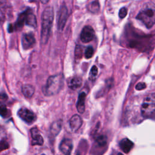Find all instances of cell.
<instances>
[{"mask_svg": "<svg viewBox=\"0 0 155 155\" xmlns=\"http://www.w3.org/2000/svg\"><path fill=\"white\" fill-rule=\"evenodd\" d=\"M73 148V143L71 139L68 138L64 139L59 145V150L64 155H71Z\"/></svg>", "mask_w": 155, "mask_h": 155, "instance_id": "cell-10", "label": "cell"}, {"mask_svg": "<svg viewBox=\"0 0 155 155\" xmlns=\"http://www.w3.org/2000/svg\"><path fill=\"white\" fill-rule=\"evenodd\" d=\"M62 120H57L54 122L50 128V134L52 137H55L59 133L62 127Z\"/></svg>", "mask_w": 155, "mask_h": 155, "instance_id": "cell-16", "label": "cell"}, {"mask_svg": "<svg viewBox=\"0 0 155 155\" xmlns=\"http://www.w3.org/2000/svg\"><path fill=\"white\" fill-rule=\"evenodd\" d=\"M8 99V96L5 93H0V104H4Z\"/></svg>", "mask_w": 155, "mask_h": 155, "instance_id": "cell-26", "label": "cell"}, {"mask_svg": "<svg viewBox=\"0 0 155 155\" xmlns=\"http://www.w3.org/2000/svg\"><path fill=\"white\" fill-rule=\"evenodd\" d=\"M35 44V39L33 34H24L22 38V45L24 49L28 50L34 46Z\"/></svg>", "mask_w": 155, "mask_h": 155, "instance_id": "cell-9", "label": "cell"}, {"mask_svg": "<svg viewBox=\"0 0 155 155\" xmlns=\"http://www.w3.org/2000/svg\"><path fill=\"white\" fill-rule=\"evenodd\" d=\"M77 155H80V154H77Z\"/></svg>", "mask_w": 155, "mask_h": 155, "instance_id": "cell-30", "label": "cell"}, {"mask_svg": "<svg viewBox=\"0 0 155 155\" xmlns=\"http://www.w3.org/2000/svg\"><path fill=\"white\" fill-rule=\"evenodd\" d=\"M133 145L134 144L133 142H131L128 138H124L122 139L119 142L120 148L125 153H129L130 150L132 149V148L133 147Z\"/></svg>", "mask_w": 155, "mask_h": 155, "instance_id": "cell-15", "label": "cell"}, {"mask_svg": "<svg viewBox=\"0 0 155 155\" xmlns=\"http://www.w3.org/2000/svg\"><path fill=\"white\" fill-rule=\"evenodd\" d=\"M100 8L99 2L97 1H94L92 2H91L88 5V9L89 11H90L92 13H96L99 11Z\"/></svg>", "mask_w": 155, "mask_h": 155, "instance_id": "cell-18", "label": "cell"}, {"mask_svg": "<svg viewBox=\"0 0 155 155\" xmlns=\"http://www.w3.org/2000/svg\"><path fill=\"white\" fill-rule=\"evenodd\" d=\"M136 19L140 21L148 28H151L154 24V11L151 8H146L140 12L136 16Z\"/></svg>", "mask_w": 155, "mask_h": 155, "instance_id": "cell-5", "label": "cell"}, {"mask_svg": "<svg viewBox=\"0 0 155 155\" xmlns=\"http://www.w3.org/2000/svg\"><path fill=\"white\" fill-rule=\"evenodd\" d=\"M18 114L21 119L29 124H32L36 119L35 114L26 108H22L19 109L18 112Z\"/></svg>", "mask_w": 155, "mask_h": 155, "instance_id": "cell-7", "label": "cell"}, {"mask_svg": "<svg viewBox=\"0 0 155 155\" xmlns=\"http://www.w3.org/2000/svg\"><path fill=\"white\" fill-rule=\"evenodd\" d=\"M24 25H27L33 28H36L37 26L36 18L30 9L26 10L19 15L13 26V28L15 30H20L22 28Z\"/></svg>", "mask_w": 155, "mask_h": 155, "instance_id": "cell-3", "label": "cell"}, {"mask_svg": "<svg viewBox=\"0 0 155 155\" xmlns=\"http://www.w3.org/2000/svg\"><path fill=\"white\" fill-rule=\"evenodd\" d=\"M127 15V8L125 7L121 8L119 10V16L120 17V18H124L126 15Z\"/></svg>", "mask_w": 155, "mask_h": 155, "instance_id": "cell-24", "label": "cell"}, {"mask_svg": "<svg viewBox=\"0 0 155 155\" xmlns=\"http://www.w3.org/2000/svg\"><path fill=\"white\" fill-rule=\"evenodd\" d=\"M96 142L99 146H105L107 143V138L104 136H100L97 137Z\"/></svg>", "mask_w": 155, "mask_h": 155, "instance_id": "cell-23", "label": "cell"}, {"mask_svg": "<svg viewBox=\"0 0 155 155\" xmlns=\"http://www.w3.org/2000/svg\"><path fill=\"white\" fill-rule=\"evenodd\" d=\"M68 10L65 5H62L58 13V28L61 31L64 29L68 19Z\"/></svg>", "mask_w": 155, "mask_h": 155, "instance_id": "cell-6", "label": "cell"}, {"mask_svg": "<svg viewBox=\"0 0 155 155\" xmlns=\"http://www.w3.org/2000/svg\"><path fill=\"white\" fill-rule=\"evenodd\" d=\"M10 115V112L8 110L7 108V107L4 105H0V116H1L3 117H7Z\"/></svg>", "mask_w": 155, "mask_h": 155, "instance_id": "cell-20", "label": "cell"}, {"mask_svg": "<svg viewBox=\"0 0 155 155\" xmlns=\"http://www.w3.org/2000/svg\"><path fill=\"white\" fill-rule=\"evenodd\" d=\"M97 74V68L96 66L94 65L91 68L90 74H89V78L91 81H94Z\"/></svg>", "mask_w": 155, "mask_h": 155, "instance_id": "cell-19", "label": "cell"}, {"mask_svg": "<svg viewBox=\"0 0 155 155\" xmlns=\"http://www.w3.org/2000/svg\"><path fill=\"white\" fill-rule=\"evenodd\" d=\"M7 6L5 5V2H1L0 3V19H5V9L6 8Z\"/></svg>", "mask_w": 155, "mask_h": 155, "instance_id": "cell-22", "label": "cell"}, {"mask_svg": "<svg viewBox=\"0 0 155 155\" xmlns=\"http://www.w3.org/2000/svg\"><path fill=\"white\" fill-rule=\"evenodd\" d=\"M82 80L80 77L78 76H74L69 79L68 81V86L71 90H75L82 85Z\"/></svg>", "mask_w": 155, "mask_h": 155, "instance_id": "cell-13", "label": "cell"}, {"mask_svg": "<svg viewBox=\"0 0 155 155\" xmlns=\"http://www.w3.org/2000/svg\"><path fill=\"white\" fill-rule=\"evenodd\" d=\"M41 1L43 4H46V3H47L49 1V0H41Z\"/></svg>", "mask_w": 155, "mask_h": 155, "instance_id": "cell-28", "label": "cell"}, {"mask_svg": "<svg viewBox=\"0 0 155 155\" xmlns=\"http://www.w3.org/2000/svg\"><path fill=\"white\" fill-rule=\"evenodd\" d=\"M86 97V93L85 92H81L79 96L76 104V108L79 113H83L85 111V101Z\"/></svg>", "mask_w": 155, "mask_h": 155, "instance_id": "cell-14", "label": "cell"}, {"mask_svg": "<svg viewBox=\"0 0 155 155\" xmlns=\"http://www.w3.org/2000/svg\"><path fill=\"white\" fill-rule=\"evenodd\" d=\"M95 36L94 29L90 25L85 26L81 33L80 38L82 42L87 43L91 41Z\"/></svg>", "mask_w": 155, "mask_h": 155, "instance_id": "cell-8", "label": "cell"}, {"mask_svg": "<svg viewBox=\"0 0 155 155\" xmlns=\"http://www.w3.org/2000/svg\"><path fill=\"white\" fill-rule=\"evenodd\" d=\"M53 17L54 12L53 8L51 7H46L43 11L41 18V41L42 44H45L49 39L53 21Z\"/></svg>", "mask_w": 155, "mask_h": 155, "instance_id": "cell-1", "label": "cell"}, {"mask_svg": "<svg viewBox=\"0 0 155 155\" xmlns=\"http://www.w3.org/2000/svg\"><path fill=\"white\" fill-rule=\"evenodd\" d=\"M8 148V143L6 140L4 139H2L0 140V150H5Z\"/></svg>", "mask_w": 155, "mask_h": 155, "instance_id": "cell-25", "label": "cell"}, {"mask_svg": "<svg viewBox=\"0 0 155 155\" xmlns=\"http://www.w3.org/2000/svg\"><path fill=\"white\" fill-rule=\"evenodd\" d=\"M22 92L24 95V96H25L26 97L30 98L33 95L35 92V88L32 85L26 84L22 86Z\"/></svg>", "mask_w": 155, "mask_h": 155, "instance_id": "cell-17", "label": "cell"}, {"mask_svg": "<svg viewBox=\"0 0 155 155\" xmlns=\"http://www.w3.org/2000/svg\"><path fill=\"white\" fill-rule=\"evenodd\" d=\"M30 132L32 138V145H42L44 143V139L41 135L39 130L37 128L34 127L30 130Z\"/></svg>", "mask_w": 155, "mask_h": 155, "instance_id": "cell-12", "label": "cell"}, {"mask_svg": "<svg viewBox=\"0 0 155 155\" xmlns=\"http://www.w3.org/2000/svg\"><path fill=\"white\" fill-rule=\"evenodd\" d=\"M135 88L137 90H142L146 88V84L144 82H139L137 84Z\"/></svg>", "mask_w": 155, "mask_h": 155, "instance_id": "cell-27", "label": "cell"}, {"mask_svg": "<svg viewBox=\"0 0 155 155\" xmlns=\"http://www.w3.org/2000/svg\"><path fill=\"white\" fill-rule=\"evenodd\" d=\"M82 124V120L78 114L73 115L69 120V125L71 130L73 132L78 130Z\"/></svg>", "mask_w": 155, "mask_h": 155, "instance_id": "cell-11", "label": "cell"}, {"mask_svg": "<svg viewBox=\"0 0 155 155\" xmlns=\"http://www.w3.org/2000/svg\"><path fill=\"white\" fill-rule=\"evenodd\" d=\"M93 54H94V50H93V47H91V46H89V47H88L86 48L85 51V53H84L85 57V58H87V59H90V58H91L93 56Z\"/></svg>", "mask_w": 155, "mask_h": 155, "instance_id": "cell-21", "label": "cell"}, {"mask_svg": "<svg viewBox=\"0 0 155 155\" xmlns=\"http://www.w3.org/2000/svg\"><path fill=\"white\" fill-rule=\"evenodd\" d=\"M117 155H123V154H122V153H118V154H117Z\"/></svg>", "mask_w": 155, "mask_h": 155, "instance_id": "cell-29", "label": "cell"}, {"mask_svg": "<svg viewBox=\"0 0 155 155\" xmlns=\"http://www.w3.org/2000/svg\"><path fill=\"white\" fill-rule=\"evenodd\" d=\"M140 110L141 114L144 117L148 118L154 116L155 111V94L154 93L145 97Z\"/></svg>", "mask_w": 155, "mask_h": 155, "instance_id": "cell-4", "label": "cell"}, {"mask_svg": "<svg viewBox=\"0 0 155 155\" xmlns=\"http://www.w3.org/2000/svg\"><path fill=\"white\" fill-rule=\"evenodd\" d=\"M64 84V76L58 74L49 77L43 88V93L46 96H52L57 94Z\"/></svg>", "mask_w": 155, "mask_h": 155, "instance_id": "cell-2", "label": "cell"}]
</instances>
